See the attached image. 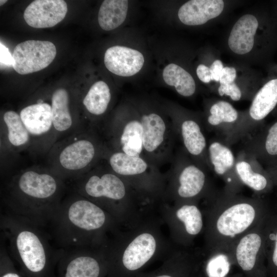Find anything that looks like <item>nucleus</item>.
Masks as SVG:
<instances>
[{"label": "nucleus", "mask_w": 277, "mask_h": 277, "mask_svg": "<svg viewBox=\"0 0 277 277\" xmlns=\"http://www.w3.org/2000/svg\"><path fill=\"white\" fill-rule=\"evenodd\" d=\"M63 189V180L48 167L38 166L20 171L13 176L9 186L12 203L27 211L55 205Z\"/></svg>", "instance_id": "f257e3e1"}, {"label": "nucleus", "mask_w": 277, "mask_h": 277, "mask_svg": "<svg viewBox=\"0 0 277 277\" xmlns=\"http://www.w3.org/2000/svg\"><path fill=\"white\" fill-rule=\"evenodd\" d=\"M97 147L82 128L58 140L47 155L48 167L62 180L85 174L97 154Z\"/></svg>", "instance_id": "f03ea898"}, {"label": "nucleus", "mask_w": 277, "mask_h": 277, "mask_svg": "<svg viewBox=\"0 0 277 277\" xmlns=\"http://www.w3.org/2000/svg\"><path fill=\"white\" fill-rule=\"evenodd\" d=\"M19 114L30 136V152L47 154L57 141L51 105L39 99L23 108Z\"/></svg>", "instance_id": "7ed1b4c3"}, {"label": "nucleus", "mask_w": 277, "mask_h": 277, "mask_svg": "<svg viewBox=\"0 0 277 277\" xmlns=\"http://www.w3.org/2000/svg\"><path fill=\"white\" fill-rule=\"evenodd\" d=\"M277 105V78L266 83L254 96L248 116L242 115L229 142V146L254 132L258 123L265 118Z\"/></svg>", "instance_id": "20e7f679"}, {"label": "nucleus", "mask_w": 277, "mask_h": 277, "mask_svg": "<svg viewBox=\"0 0 277 277\" xmlns=\"http://www.w3.org/2000/svg\"><path fill=\"white\" fill-rule=\"evenodd\" d=\"M56 54V47L52 42L28 40L14 47L12 67L20 74L37 72L48 66Z\"/></svg>", "instance_id": "39448f33"}, {"label": "nucleus", "mask_w": 277, "mask_h": 277, "mask_svg": "<svg viewBox=\"0 0 277 277\" xmlns=\"http://www.w3.org/2000/svg\"><path fill=\"white\" fill-rule=\"evenodd\" d=\"M255 217L254 204L249 201L236 199L219 216L216 227L221 235L233 237L247 229Z\"/></svg>", "instance_id": "423d86ee"}, {"label": "nucleus", "mask_w": 277, "mask_h": 277, "mask_svg": "<svg viewBox=\"0 0 277 277\" xmlns=\"http://www.w3.org/2000/svg\"><path fill=\"white\" fill-rule=\"evenodd\" d=\"M76 179L78 182L76 188L80 195L118 200L125 195L124 184L113 173L92 174L85 177L81 176Z\"/></svg>", "instance_id": "0eeeda50"}, {"label": "nucleus", "mask_w": 277, "mask_h": 277, "mask_svg": "<svg viewBox=\"0 0 277 277\" xmlns=\"http://www.w3.org/2000/svg\"><path fill=\"white\" fill-rule=\"evenodd\" d=\"M69 224L78 231H91L104 225L106 216L103 210L92 202L78 194L66 206Z\"/></svg>", "instance_id": "6e6552de"}, {"label": "nucleus", "mask_w": 277, "mask_h": 277, "mask_svg": "<svg viewBox=\"0 0 277 277\" xmlns=\"http://www.w3.org/2000/svg\"><path fill=\"white\" fill-rule=\"evenodd\" d=\"M67 10V3L63 0H36L27 7L23 16L29 26L45 28L61 22Z\"/></svg>", "instance_id": "1a4fd4ad"}, {"label": "nucleus", "mask_w": 277, "mask_h": 277, "mask_svg": "<svg viewBox=\"0 0 277 277\" xmlns=\"http://www.w3.org/2000/svg\"><path fill=\"white\" fill-rule=\"evenodd\" d=\"M1 150L18 153L29 150L31 146L30 134L19 114L14 111H6L1 125Z\"/></svg>", "instance_id": "9d476101"}, {"label": "nucleus", "mask_w": 277, "mask_h": 277, "mask_svg": "<svg viewBox=\"0 0 277 277\" xmlns=\"http://www.w3.org/2000/svg\"><path fill=\"white\" fill-rule=\"evenodd\" d=\"M51 106L57 141L82 128L72 111L70 95L66 89L58 88L53 92Z\"/></svg>", "instance_id": "9b49d317"}, {"label": "nucleus", "mask_w": 277, "mask_h": 277, "mask_svg": "<svg viewBox=\"0 0 277 277\" xmlns=\"http://www.w3.org/2000/svg\"><path fill=\"white\" fill-rule=\"evenodd\" d=\"M104 63L111 72L122 76H130L138 73L143 66L144 57L138 51L121 46L107 49Z\"/></svg>", "instance_id": "f8f14e48"}, {"label": "nucleus", "mask_w": 277, "mask_h": 277, "mask_svg": "<svg viewBox=\"0 0 277 277\" xmlns=\"http://www.w3.org/2000/svg\"><path fill=\"white\" fill-rule=\"evenodd\" d=\"M15 245L23 263L30 271L42 270L46 263V252L39 236L33 231L24 229L19 231L15 239Z\"/></svg>", "instance_id": "ddd939ff"}, {"label": "nucleus", "mask_w": 277, "mask_h": 277, "mask_svg": "<svg viewBox=\"0 0 277 277\" xmlns=\"http://www.w3.org/2000/svg\"><path fill=\"white\" fill-rule=\"evenodd\" d=\"M242 116L229 103L218 101L209 109L206 118L208 127L220 134L221 140L229 146V142Z\"/></svg>", "instance_id": "4468645a"}, {"label": "nucleus", "mask_w": 277, "mask_h": 277, "mask_svg": "<svg viewBox=\"0 0 277 277\" xmlns=\"http://www.w3.org/2000/svg\"><path fill=\"white\" fill-rule=\"evenodd\" d=\"M224 7L222 0H191L180 7L178 17L186 25H201L218 16Z\"/></svg>", "instance_id": "2eb2a0df"}, {"label": "nucleus", "mask_w": 277, "mask_h": 277, "mask_svg": "<svg viewBox=\"0 0 277 277\" xmlns=\"http://www.w3.org/2000/svg\"><path fill=\"white\" fill-rule=\"evenodd\" d=\"M210 169L229 182L240 181L236 172V157L230 146L221 140H212L207 148Z\"/></svg>", "instance_id": "dca6fc26"}, {"label": "nucleus", "mask_w": 277, "mask_h": 277, "mask_svg": "<svg viewBox=\"0 0 277 277\" xmlns=\"http://www.w3.org/2000/svg\"><path fill=\"white\" fill-rule=\"evenodd\" d=\"M261 244L260 236L253 232L243 236L237 245L236 260L246 277L263 276L258 263V254Z\"/></svg>", "instance_id": "f3484780"}, {"label": "nucleus", "mask_w": 277, "mask_h": 277, "mask_svg": "<svg viewBox=\"0 0 277 277\" xmlns=\"http://www.w3.org/2000/svg\"><path fill=\"white\" fill-rule=\"evenodd\" d=\"M258 26V21L254 15L247 14L241 17L233 26L228 38L231 50L240 55L251 51Z\"/></svg>", "instance_id": "a211bd4d"}, {"label": "nucleus", "mask_w": 277, "mask_h": 277, "mask_svg": "<svg viewBox=\"0 0 277 277\" xmlns=\"http://www.w3.org/2000/svg\"><path fill=\"white\" fill-rule=\"evenodd\" d=\"M156 248L154 237L150 233H142L135 238L125 249L122 258L124 266L135 270L148 262Z\"/></svg>", "instance_id": "6ab92c4d"}, {"label": "nucleus", "mask_w": 277, "mask_h": 277, "mask_svg": "<svg viewBox=\"0 0 277 277\" xmlns=\"http://www.w3.org/2000/svg\"><path fill=\"white\" fill-rule=\"evenodd\" d=\"M248 137L242 150L258 161L265 156L277 155V121L265 132Z\"/></svg>", "instance_id": "aec40b11"}, {"label": "nucleus", "mask_w": 277, "mask_h": 277, "mask_svg": "<svg viewBox=\"0 0 277 277\" xmlns=\"http://www.w3.org/2000/svg\"><path fill=\"white\" fill-rule=\"evenodd\" d=\"M258 161L241 150L236 157L235 169L242 183L257 191L264 190L267 180L260 172Z\"/></svg>", "instance_id": "412c9836"}, {"label": "nucleus", "mask_w": 277, "mask_h": 277, "mask_svg": "<svg viewBox=\"0 0 277 277\" xmlns=\"http://www.w3.org/2000/svg\"><path fill=\"white\" fill-rule=\"evenodd\" d=\"M180 131L188 152L193 156H203L209 165L206 139L198 122L192 119L183 120L180 125Z\"/></svg>", "instance_id": "4be33fe9"}, {"label": "nucleus", "mask_w": 277, "mask_h": 277, "mask_svg": "<svg viewBox=\"0 0 277 277\" xmlns=\"http://www.w3.org/2000/svg\"><path fill=\"white\" fill-rule=\"evenodd\" d=\"M179 195L183 198L194 197L204 189L206 183V175L200 167L194 164L184 166L179 176Z\"/></svg>", "instance_id": "5701e85b"}, {"label": "nucleus", "mask_w": 277, "mask_h": 277, "mask_svg": "<svg viewBox=\"0 0 277 277\" xmlns=\"http://www.w3.org/2000/svg\"><path fill=\"white\" fill-rule=\"evenodd\" d=\"M128 8V1H104L98 14V22L101 28L110 31L120 26L126 18Z\"/></svg>", "instance_id": "b1692460"}, {"label": "nucleus", "mask_w": 277, "mask_h": 277, "mask_svg": "<svg viewBox=\"0 0 277 277\" xmlns=\"http://www.w3.org/2000/svg\"><path fill=\"white\" fill-rule=\"evenodd\" d=\"M143 128V148L153 152L159 148L164 140L166 125L162 118L152 113L144 115L141 119Z\"/></svg>", "instance_id": "393cba45"}, {"label": "nucleus", "mask_w": 277, "mask_h": 277, "mask_svg": "<svg viewBox=\"0 0 277 277\" xmlns=\"http://www.w3.org/2000/svg\"><path fill=\"white\" fill-rule=\"evenodd\" d=\"M111 100L109 86L104 81L94 83L85 95L82 103L87 111L90 114L100 116L104 114Z\"/></svg>", "instance_id": "a878e982"}, {"label": "nucleus", "mask_w": 277, "mask_h": 277, "mask_svg": "<svg viewBox=\"0 0 277 277\" xmlns=\"http://www.w3.org/2000/svg\"><path fill=\"white\" fill-rule=\"evenodd\" d=\"M164 81L169 86L175 87L184 96L192 95L195 91V83L192 76L182 67L175 64L167 65L163 71Z\"/></svg>", "instance_id": "bb28decb"}, {"label": "nucleus", "mask_w": 277, "mask_h": 277, "mask_svg": "<svg viewBox=\"0 0 277 277\" xmlns=\"http://www.w3.org/2000/svg\"><path fill=\"white\" fill-rule=\"evenodd\" d=\"M112 169L123 175H132L143 173L147 168L146 162L140 156H131L123 152L112 153L109 158Z\"/></svg>", "instance_id": "cd10ccee"}, {"label": "nucleus", "mask_w": 277, "mask_h": 277, "mask_svg": "<svg viewBox=\"0 0 277 277\" xmlns=\"http://www.w3.org/2000/svg\"><path fill=\"white\" fill-rule=\"evenodd\" d=\"M123 152L131 156H139L143 148V128L136 120L128 122L124 127L120 138Z\"/></svg>", "instance_id": "c85d7f7f"}, {"label": "nucleus", "mask_w": 277, "mask_h": 277, "mask_svg": "<svg viewBox=\"0 0 277 277\" xmlns=\"http://www.w3.org/2000/svg\"><path fill=\"white\" fill-rule=\"evenodd\" d=\"M100 271L95 259L88 256H79L68 265L65 277H98Z\"/></svg>", "instance_id": "c756f323"}, {"label": "nucleus", "mask_w": 277, "mask_h": 277, "mask_svg": "<svg viewBox=\"0 0 277 277\" xmlns=\"http://www.w3.org/2000/svg\"><path fill=\"white\" fill-rule=\"evenodd\" d=\"M176 215L184 223L188 233L196 235L201 231L203 227L202 216L196 206L183 205L177 210Z\"/></svg>", "instance_id": "7c9ffc66"}, {"label": "nucleus", "mask_w": 277, "mask_h": 277, "mask_svg": "<svg viewBox=\"0 0 277 277\" xmlns=\"http://www.w3.org/2000/svg\"><path fill=\"white\" fill-rule=\"evenodd\" d=\"M230 262L224 254H217L211 258L206 266L208 277H226L229 272Z\"/></svg>", "instance_id": "2f4dec72"}, {"label": "nucleus", "mask_w": 277, "mask_h": 277, "mask_svg": "<svg viewBox=\"0 0 277 277\" xmlns=\"http://www.w3.org/2000/svg\"><path fill=\"white\" fill-rule=\"evenodd\" d=\"M217 92L220 96H228L234 101H239L242 97L241 90L234 82L227 85H220Z\"/></svg>", "instance_id": "473e14b6"}, {"label": "nucleus", "mask_w": 277, "mask_h": 277, "mask_svg": "<svg viewBox=\"0 0 277 277\" xmlns=\"http://www.w3.org/2000/svg\"><path fill=\"white\" fill-rule=\"evenodd\" d=\"M236 70L233 67H224L220 77V85H227L234 82L236 77Z\"/></svg>", "instance_id": "72a5a7b5"}, {"label": "nucleus", "mask_w": 277, "mask_h": 277, "mask_svg": "<svg viewBox=\"0 0 277 277\" xmlns=\"http://www.w3.org/2000/svg\"><path fill=\"white\" fill-rule=\"evenodd\" d=\"M196 74L199 78L205 83L212 81L210 68L203 64L199 65L196 68Z\"/></svg>", "instance_id": "f704fd0d"}, {"label": "nucleus", "mask_w": 277, "mask_h": 277, "mask_svg": "<svg viewBox=\"0 0 277 277\" xmlns=\"http://www.w3.org/2000/svg\"><path fill=\"white\" fill-rule=\"evenodd\" d=\"M1 45V65L6 66H12L13 64L12 55L11 54L8 49L2 43Z\"/></svg>", "instance_id": "c9c22d12"}, {"label": "nucleus", "mask_w": 277, "mask_h": 277, "mask_svg": "<svg viewBox=\"0 0 277 277\" xmlns=\"http://www.w3.org/2000/svg\"><path fill=\"white\" fill-rule=\"evenodd\" d=\"M222 62L219 60L214 61L210 68L212 81L219 82L220 75L223 69Z\"/></svg>", "instance_id": "e433bc0d"}, {"label": "nucleus", "mask_w": 277, "mask_h": 277, "mask_svg": "<svg viewBox=\"0 0 277 277\" xmlns=\"http://www.w3.org/2000/svg\"><path fill=\"white\" fill-rule=\"evenodd\" d=\"M275 247L272 255V260L274 267L277 268V233L275 235Z\"/></svg>", "instance_id": "4c0bfd02"}, {"label": "nucleus", "mask_w": 277, "mask_h": 277, "mask_svg": "<svg viewBox=\"0 0 277 277\" xmlns=\"http://www.w3.org/2000/svg\"><path fill=\"white\" fill-rule=\"evenodd\" d=\"M2 277H19V275L16 273L9 272L5 274Z\"/></svg>", "instance_id": "58836bf2"}, {"label": "nucleus", "mask_w": 277, "mask_h": 277, "mask_svg": "<svg viewBox=\"0 0 277 277\" xmlns=\"http://www.w3.org/2000/svg\"><path fill=\"white\" fill-rule=\"evenodd\" d=\"M7 2V1H6V0H1L0 1V5L2 6L3 5H4Z\"/></svg>", "instance_id": "ea45409f"}, {"label": "nucleus", "mask_w": 277, "mask_h": 277, "mask_svg": "<svg viewBox=\"0 0 277 277\" xmlns=\"http://www.w3.org/2000/svg\"><path fill=\"white\" fill-rule=\"evenodd\" d=\"M156 277H171V276L169 275H160Z\"/></svg>", "instance_id": "a19ab883"}]
</instances>
